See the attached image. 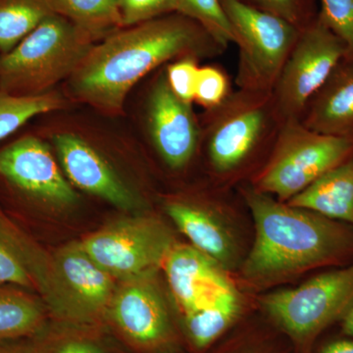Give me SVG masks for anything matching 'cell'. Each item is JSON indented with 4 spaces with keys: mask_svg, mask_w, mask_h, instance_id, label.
Returning <instances> with one entry per match:
<instances>
[{
    "mask_svg": "<svg viewBox=\"0 0 353 353\" xmlns=\"http://www.w3.org/2000/svg\"><path fill=\"white\" fill-rule=\"evenodd\" d=\"M229 48L196 21L175 12L134 25L92 46L71 75L72 92L80 101L118 112L131 88L166 62L222 57Z\"/></svg>",
    "mask_w": 353,
    "mask_h": 353,
    "instance_id": "6da1fadb",
    "label": "cell"
},
{
    "mask_svg": "<svg viewBox=\"0 0 353 353\" xmlns=\"http://www.w3.org/2000/svg\"><path fill=\"white\" fill-rule=\"evenodd\" d=\"M255 223V241L241 269L248 284L271 287L321 267L353 263V227L255 190L240 189Z\"/></svg>",
    "mask_w": 353,
    "mask_h": 353,
    "instance_id": "7a4b0ae2",
    "label": "cell"
},
{
    "mask_svg": "<svg viewBox=\"0 0 353 353\" xmlns=\"http://www.w3.org/2000/svg\"><path fill=\"white\" fill-rule=\"evenodd\" d=\"M199 124V152L211 176L228 185L252 180L270 157L284 122L272 92L238 88L205 110Z\"/></svg>",
    "mask_w": 353,
    "mask_h": 353,
    "instance_id": "3957f363",
    "label": "cell"
},
{
    "mask_svg": "<svg viewBox=\"0 0 353 353\" xmlns=\"http://www.w3.org/2000/svg\"><path fill=\"white\" fill-rule=\"evenodd\" d=\"M94 34L50 14L12 50L0 55V90L17 97L46 94L71 76L92 50Z\"/></svg>",
    "mask_w": 353,
    "mask_h": 353,
    "instance_id": "277c9868",
    "label": "cell"
},
{
    "mask_svg": "<svg viewBox=\"0 0 353 353\" xmlns=\"http://www.w3.org/2000/svg\"><path fill=\"white\" fill-rule=\"evenodd\" d=\"M352 158L353 134H322L308 129L301 121H288L266 163L248 183L287 202Z\"/></svg>",
    "mask_w": 353,
    "mask_h": 353,
    "instance_id": "5b68a950",
    "label": "cell"
},
{
    "mask_svg": "<svg viewBox=\"0 0 353 353\" xmlns=\"http://www.w3.org/2000/svg\"><path fill=\"white\" fill-rule=\"evenodd\" d=\"M261 305L296 353H312L319 336L352 307L353 263L324 272L296 289L272 292Z\"/></svg>",
    "mask_w": 353,
    "mask_h": 353,
    "instance_id": "8992f818",
    "label": "cell"
},
{
    "mask_svg": "<svg viewBox=\"0 0 353 353\" xmlns=\"http://www.w3.org/2000/svg\"><path fill=\"white\" fill-rule=\"evenodd\" d=\"M220 2L239 46L236 87L272 92L301 30L238 0Z\"/></svg>",
    "mask_w": 353,
    "mask_h": 353,
    "instance_id": "52a82bcc",
    "label": "cell"
},
{
    "mask_svg": "<svg viewBox=\"0 0 353 353\" xmlns=\"http://www.w3.org/2000/svg\"><path fill=\"white\" fill-rule=\"evenodd\" d=\"M345 44L319 15L299 38L272 90L283 122L301 121L304 111L341 60Z\"/></svg>",
    "mask_w": 353,
    "mask_h": 353,
    "instance_id": "ba28073f",
    "label": "cell"
},
{
    "mask_svg": "<svg viewBox=\"0 0 353 353\" xmlns=\"http://www.w3.org/2000/svg\"><path fill=\"white\" fill-rule=\"evenodd\" d=\"M174 245L163 223L148 217L113 223L81 243L103 270L129 281L143 278L162 266Z\"/></svg>",
    "mask_w": 353,
    "mask_h": 353,
    "instance_id": "9c48e42d",
    "label": "cell"
},
{
    "mask_svg": "<svg viewBox=\"0 0 353 353\" xmlns=\"http://www.w3.org/2000/svg\"><path fill=\"white\" fill-rule=\"evenodd\" d=\"M0 194L22 204H70L77 199L50 148L34 134L0 148Z\"/></svg>",
    "mask_w": 353,
    "mask_h": 353,
    "instance_id": "30bf717a",
    "label": "cell"
},
{
    "mask_svg": "<svg viewBox=\"0 0 353 353\" xmlns=\"http://www.w3.org/2000/svg\"><path fill=\"white\" fill-rule=\"evenodd\" d=\"M145 121L150 143L166 167L175 172L187 168L199 154L201 124L192 103L172 92L165 69L148 92Z\"/></svg>",
    "mask_w": 353,
    "mask_h": 353,
    "instance_id": "8fae6325",
    "label": "cell"
},
{
    "mask_svg": "<svg viewBox=\"0 0 353 353\" xmlns=\"http://www.w3.org/2000/svg\"><path fill=\"white\" fill-rule=\"evenodd\" d=\"M141 279L121 288L110 301L109 318L128 347L138 353H152L180 343V336L164 301Z\"/></svg>",
    "mask_w": 353,
    "mask_h": 353,
    "instance_id": "7c38bea8",
    "label": "cell"
},
{
    "mask_svg": "<svg viewBox=\"0 0 353 353\" xmlns=\"http://www.w3.org/2000/svg\"><path fill=\"white\" fill-rule=\"evenodd\" d=\"M53 141L62 167L74 185L117 208H138V196L87 141L70 132L58 134Z\"/></svg>",
    "mask_w": 353,
    "mask_h": 353,
    "instance_id": "4fadbf2b",
    "label": "cell"
},
{
    "mask_svg": "<svg viewBox=\"0 0 353 353\" xmlns=\"http://www.w3.org/2000/svg\"><path fill=\"white\" fill-rule=\"evenodd\" d=\"M167 279L183 315L212 301L231 284L217 262L194 246L174 245L163 262Z\"/></svg>",
    "mask_w": 353,
    "mask_h": 353,
    "instance_id": "5bb4252c",
    "label": "cell"
},
{
    "mask_svg": "<svg viewBox=\"0 0 353 353\" xmlns=\"http://www.w3.org/2000/svg\"><path fill=\"white\" fill-rule=\"evenodd\" d=\"M301 122L322 134H353V59L341 60L309 102Z\"/></svg>",
    "mask_w": 353,
    "mask_h": 353,
    "instance_id": "9a60e30c",
    "label": "cell"
},
{
    "mask_svg": "<svg viewBox=\"0 0 353 353\" xmlns=\"http://www.w3.org/2000/svg\"><path fill=\"white\" fill-rule=\"evenodd\" d=\"M165 211L194 248L221 267L232 263L234 241L212 210L194 202L174 199L165 204Z\"/></svg>",
    "mask_w": 353,
    "mask_h": 353,
    "instance_id": "2e32d148",
    "label": "cell"
},
{
    "mask_svg": "<svg viewBox=\"0 0 353 353\" xmlns=\"http://www.w3.org/2000/svg\"><path fill=\"white\" fill-rule=\"evenodd\" d=\"M243 303L234 288L183 315L182 334L192 353H205L241 322Z\"/></svg>",
    "mask_w": 353,
    "mask_h": 353,
    "instance_id": "e0dca14e",
    "label": "cell"
},
{
    "mask_svg": "<svg viewBox=\"0 0 353 353\" xmlns=\"http://www.w3.org/2000/svg\"><path fill=\"white\" fill-rule=\"evenodd\" d=\"M58 264L70 289L87 310L88 319L108 305L113 292L112 276L83 250L81 243L64 250Z\"/></svg>",
    "mask_w": 353,
    "mask_h": 353,
    "instance_id": "ac0fdd59",
    "label": "cell"
},
{
    "mask_svg": "<svg viewBox=\"0 0 353 353\" xmlns=\"http://www.w3.org/2000/svg\"><path fill=\"white\" fill-rule=\"evenodd\" d=\"M287 202L353 227V158Z\"/></svg>",
    "mask_w": 353,
    "mask_h": 353,
    "instance_id": "d6986e66",
    "label": "cell"
},
{
    "mask_svg": "<svg viewBox=\"0 0 353 353\" xmlns=\"http://www.w3.org/2000/svg\"><path fill=\"white\" fill-rule=\"evenodd\" d=\"M24 289L0 285V341L31 338L46 324L43 306Z\"/></svg>",
    "mask_w": 353,
    "mask_h": 353,
    "instance_id": "ffe728a7",
    "label": "cell"
},
{
    "mask_svg": "<svg viewBox=\"0 0 353 353\" xmlns=\"http://www.w3.org/2000/svg\"><path fill=\"white\" fill-rule=\"evenodd\" d=\"M270 321V320H269ZM205 353H296L289 338L270 321L267 327L239 323Z\"/></svg>",
    "mask_w": 353,
    "mask_h": 353,
    "instance_id": "44dd1931",
    "label": "cell"
},
{
    "mask_svg": "<svg viewBox=\"0 0 353 353\" xmlns=\"http://www.w3.org/2000/svg\"><path fill=\"white\" fill-rule=\"evenodd\" d=\"M50 14L44 0H0V55L12 50Z\"/></svg>",
    "mask_w": 353,
    "mask_h": 353,
    "instance_id": "7402d4cb",
    "label": "cell"
},
{
    "mask_svg": "<svg viewBox=\"0 0 353 353\" xmlns=\"http://www.w3.org/2000/svg\"><path fill=\"white\" fill-rule=\"evenodd\" d=\"M104 340L95 330L78 327L52 331L46 322L27 343L31 353H119Z\"/></svg>",
    "mask_w": 353,
    "mask_h": 353,
    "instance_id": "603a6c76",
    "label": "cell"
},
{
    "mask_svg": "<svg viewBox=\"0 0 353 353\" xmlns=\"http://www.w3.org/2000/svg\"><path fill=\"white\" fill-rule=\"evenodd\" d=\"M64 99L57 92L17 97L0 90V141L10 137L32 118L63 108Z\"/></svg>",
    "mask_w": 353,
    "mask_h": 353,
    "instance_id": "cb8c5ba5",
    "label": "cell"
},
{
    "mask_svg": "<svg viewBox=\"0 0 353 353\" xmlns=\"http://www.w3.org/2000/svg\"><path fill=\"white\" fill-rule=\"evenodd\" d=\"M52 13L63 16L97 34L108 28L122 25L118 0H44Z\"/></svg>",
    "mask_w": 353,
    "mask_h": 353,
    "instance_id": "d4e9b609",
    "label": "cell"
},
{
    "mask_svg": "<svg viewBox=\"0 0 353 353\" xmlns=\"http://www.w3.org/2000/svg\"><path fill=\"white\" fill-rule=\"evenodd\" d=\"M178 13L196 21L220 41L234 43V34L220 0H178Z\"/></svg>",
    "mask_w": 353,
    "mask_h": 353,
    "instance_id": "484cf974",
    "label": "cell"
},
{
    "mask_svg": "<svg viewBox=\"0 0 353 353\" xmlns=\"http://www.w3.org/2000/svg\"><path fill=\"white\" fill-rule=\"evenodd\" d=\"M245 6L273 14L303 30L317 18L318 0H238Z\"/></svg>",
    "mask_w": 353,
    "mask_h": 353,
    "instance_id": "4316f807",
    "label": "cell"
},
{
    "mask_svg": "<svg viewBox=\"0 0 353 353\" xmlns=\"http://www.w3.org/2000/svg\"><path fill=\"white\" fill-rule=\"evenodd\" d=\"M226 70L220 65L199 67L194 101L204 110L214 108L233 92Z\"/></svg>",
    "mask_w": 353,
    "mask_h": 353,
    "instance_id": "83f0119b",
    "label": "cell"
},
{
    "mask_svg": "<svg viewBox=\"0 0 353 353\" xmlns=\"http://www.w3.org/2000/svg\"><path fill=\"white\" fill-rule=\"evenodd\" d=\"M319 17L345 44V59H353V0H318Z\"/></svg>",
    "mask_w": 353,
    "mask_h": 353,
    "instance_id": "f1b7e54d",
    "label": "cell"
},
{
    "mask_svg": "<svg viewBox=\"0 0 353 353\" xmlns=\"http://www.w3.org/2000/svg\"><path fill=\"white\" fill-rule=\"evenodd\" d=\"M0 285L31 289L34 279L0 225Z\"/></svg>",
    "mask_w": 353,
    "mask_h": 353,
    "instance_id": "f546056e",
    "label": "cell"
},
{
    "mask_svg": "<svg viewBox=\"0 0 353 353\" xmlns=\"http://www.w3.org/2000/svg\"><path fill=\"white\" fill-rule=\"evenodd\" d=\"M199 70V60L194 57L175 60L165 68L172 92L185 103L194 101Z\"/></svg>",
    "mask_w": 353,
    "mask_h": 353,
    "instance_id": "4dcf8cb0",
    "label": "cell"
},
{
    "mask_svg": "<svg viewBox=\"0 0 353 353\" xmlns=\"http://www.w3.org/2000/svg\"><path fill=\"white\" fill-rule=\"evenodd\" d=\"M122 25L134 26L178 12V0H118Z\"/></svg>",
    "mask_w": 353,
    "mask_h": 353,
    "instance_id": "1f68e13d",
    "label": "cell"
},
{
    "mask_svg": "<svg viewBox=\"0 0 353 353\" xmlns=\"http://www.w3.org/2000/svg\"><path fill=\"white\" fill-rule=\"evenodd\" d=\"M316 353H353V336H343L323 345Z\"/></svg>",
    "mask_w": 353,
    "mask_h": 353,
    "instance_id": "d6a6232c",
    "label": "cell"
},
{
    "mask_svg": "<svg viewBox=\"0 0 353 353\" xmlns=\"http://www.w3.org/2000/svg\"><path fill=\"white\" fill-rule=\"evenodd\" d=\"M0 353H31L27 339L0 341Z\"/></svg>",
    "mask_w": 353,
    "mask_h": 353,
    "instance_id": "836d02e7",
    "label": "cell"
},
{
    "mask_svg": "<svg viewBox=\"0 0 353 353\" xmlns=\"http://www.w3.org/2000/svg\"><path fill=\"white\" fill-rule=\"evenodd\" d=\"M341 334L343 336H353V305L347 314L340 322Z\"/></svg>",
    "mask_w": 353,
    "mask_h": 353,
    "instance_id": "e575fe53",
    "label": "cell"
},
{
    "mask_svg": "<svg viewBox=\"0 0 353 353\" xmlns=\"http://www.w3.org/2000/svg\"><path fill=\"white\" fill-rule=\"evenodd\" d=\"M152 353H185L181 348L180 343H173V345H168V347L161 348V350H157Z\"/></svg>",
    "mask_w": 353,
    "mask_h": 353,
    "instance_id": "d590c367",
    "label": "cell"
}]
</instances>
